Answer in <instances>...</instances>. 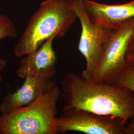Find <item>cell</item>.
Masks as SVG:
<instances>
[{"instance_id": "cell-1", "label": "cell", "mask_w": 134, "mask_h": 134, "mask_svg": "<svg viewBox=\"0 0 134 134\" xmlns=\"http://www.w3.org/2000/svg\"><path fill=\"white\" fill-rule=\"evenodd\" d=\"M63 109L75 108L110 116L127 124L134 117V94L115 82L96 81L69 72L61 81Z\"/></svg>"}, {"instance_id": "cell-2", "label": "cell", "mask_w": 134, "mask_h": 134, "mask_svg": "<svg viewBox=\"0 0 134 134\" xmlns=\"http://www.w3.org/2000/svg\"><path fill=\"white\" fill-rule=\"evenodd\" d=\"M77 19L72 0L43 1L29 20L14 54L24 57L52 36L62 38Z\"/></svg>"}, {"instance_id": "cell-3", "label": "cell", "mask_w": 134, "mask_h": 134, "mask_svg": "<svg viewBox=\"0 0 134 134\" xmlns=\"http://www.w3.org/2000/svg\"><path fill=\"white\" fill-rule=\"evenodd\" d=\"M61 90L56 85L29 105L0 115L1 134H57V103Z\"/></svg>"}, {"instance_id": "cell-4", "label": "cell", "mask_w": 134, "mask_h": 134, "mask_svg": "<svg viewBox=\"0 0 134 134\" xmlns=\"http://www.w3.org/2000/svg\"><path fill=\"white\" fill-rule=\"evenodd\" d=\"M72 3L81 25L78 49L86 62L81 75L92 80L100 62L106 41L113 27L92 21L85 9L83 0H72Z\"/></svg>"}, {"instance_id": "cell-5", "label": "cell", "mask_w": 134, "mask_h": 134, "mask_svg": "<svg viewBox=\"0 0 134 134\" xmlns=\"http://www.w3.org/2000/svg\"><path fill=\"white\" fill-rule=\"evenodd\" d=\"M134 32V18L113 28L92 81L114 82L120 73L129 66L126 54Z\"/></svg>"}, {"instance_id": "cell-6", "label": "cell", "mask_w": 134, "mask_h": 134, "mask_svg": "<svg viewBox=\"0 0 134 134\" xmlns=\"http://www.w3.org/2000/svg\"><path fill=\"white\" fill-rule=\"evenodd\" d=\"M58 133L81 132L87 134H130L128 123L110 116L75 108L63 109L56 117Z\"/></svg>"}, {"instance_id": "cell-7", "label": "cell", "mask_w": 134, "mask_h": 134, "mask_svg": "<svg viewBox=\"0 0 134 134\" xmlns=\"http://www.w3.org/2000/svg\"><path fill=\"white\" fill-rule=\"evenodd\" d=\"M55 36L47 39L38 48L24 56L16 71V76L24 79L36 77L52 79L56 74L57 56L53 49Z\"/></svg>"}, {"instance_id": "cell-8", "label": "cell", "mask_w": 134, "mask_h": 134, "mask_svg": "<svg viewBox=\"0 0 134 134\" xmlns=\"http://www.w3.org/2000/svg\"><path fill=\"white\" fill-rule=\"evenodd\" d=\"M56 85L51 79L36 77L24 79L23 85L13 93H8L0 103L1 114H7L29 105Z\"/></svg>"}, {"instance_id": "cell-9", "label": "cell", "mask_w": 134, "mask_h": 134, "mask_svg": "<svg viewBox=\"0 0 134 134\" xmlns=\"http://www.w3.org/2000/svg\"><path fill=\"white\" fill-rule=\"evenodd\" d=\"M83 4L92 21L112 27L134 18V1L121 5H107L92 0H83Z\"/></svg>"}, {"instance_id": "cell-10", "label": "cell", "mask_w": 134, "mask_h": 134, "mask_svg": "<svg viewBox=\"0 0 134 134\" xmlns=\"http://www.w3.org/2000/svg\"><path fill=\"white\" fill-rule=\"evenodd\" d=\"M18 31L13 21L3 14H0V41L8 37H15Z\"/></svg>"}, {"instance_id": "cell-11", "label": "cell", "mask_w": 134, "mask_h": 134, "mask_svg": "<svg viewBox=\"0 0 134 134\" xmlns=\"http://www.w3.org/2000/svg\"><path fill=\"white\" fill-rule=\"evenodd\" d=\"M115 83L129 90L134 94V69L128 66L120 73L115 80Z\"/></svg>"}, {"instance_id": "cell-12", "label": "cell", "mask_w": 134, "mask_h": 134, "mask_svg": "<svg viewBox=\"0 0 134 134\" xmlns=\"http://www.w3.org/2000/svg\"><path fill=\"white\" fill-rule=\"evenodd\" d=\"M126 61L128 66L134 69V32L130 42L126 54Z\"/></svg>"}, {"instance_id": "cell-13", "label": "cell", "mask_w": 134, "mask_h": 134, "mask_svg": "<svg viewBox=\"0 0 134 134\" xmlns=\"http://www.w3.org/2000/svg\"><path fill=\"white\" fill-rule=\"evenodd\" d=\"M7 66V63L5 59L0 58V82L3 80V72Z\"/></svg>"}]
</instances>
